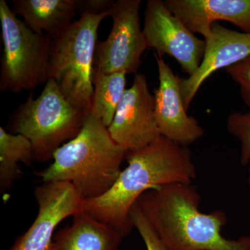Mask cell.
Wrapping results in <instances>:
<instances>
[{"mask_svg": "<svg viewBox=\"0 0 250 250\" xmlns=\"http://www.w3.org/2000/svg\"><path fill=\"white\" fill-rule=\"evenodd\" d=\"M128 165L113 187L96 198L85 200L83 210L107 224L123 238L134 228L130 211L147 190L173 184H190L197 177L188 147L161 136L141 150L126 154Z\"/></svg>", "mask_w": 250, "mask_h": 250, "instance_id": "1", "label": "cell"}, {"mask_svg": "<svg viewBox=\"0 0 250 250\" xmlns=\"http://www.w3.org/2000/svg\"><path fill=\"white\" fill-rule=\"evenodd\" d=\"M201 200L195 186L179 183L147 190L136 204L169 250H250V236L224 237L226 214L202 213Z\"/></svg>", "mask_w": 250, "mask_h": 250, "instance_id": "2", "label": "cell"}, {"mask_svg": "<svg viewBox=\"0 0 250 250\" xmlns=\"http://www.w3.org/2000/svg\"><path fill=\"white\" fill-rule=\"evenodd\" d=\"M125 156L108 127L90 113L76 137L59 147L53 163L38 175L43 182L71 184L84 200H90L113 187Z\"/></svg>", "mask_w": 250, "mask_h": 250, "instance_id": "3", "label": "cell"}, {"mask_svg": "<svg viewBox=\"0 0 250 250\" xmlns=\"http://www.w3.org/2000/svg\"><path fill=\"white\" fill-rule=\"evenodd\" d=\"M111 11L85 14L53 39L49 79H53L69 103L89 114L98 29Z\"/></svg>", "mask_w": 250, "mask_h": 250, "instance_id": "4", "label": "cell"}, {"mask_svg": "<svg viewBox=\"0 0 250 250\" xmlns=\"http://www.w3.org/2000/svg\"><path fill=\"white\" fill-rule=\"evenodd\" d=\"M89 114L69 103L55 80L49 79L39 98L31 93L16 110L13 126L16 134L30 141L35 161H47L65 142L76 137Z\"/></svg>", "mask_w": 250, "mask_h": 250, "instance_id": "5", "label": "cell"}, {"mask_svg": "<svg viewBox=\"0 0 250 250\" xmlns=\"http://www.w3.org/2000/svg\"><path fill=\"white\" fill-rule=\"evenodd\" d=\"M0 22L3 42L1 90L19 93L47 83L53 39L29 29L5 0H0Z\"/></svg>", "mask_w": 250, "mask_h": 250, "instance_id": "6", "label": "cell"}, {"mask_svg": "<svg viewBox=\"0 0 250 250\" xmlns=\"http://www.w3.org/2000/svg\"><path fill=\"white\" fill-rule=\"evenodd\" d=\"M141 0H117L111 10L113 27L107 39L97 44L94 68L106 74L137 73L148 48L141 27Z\"/></svg>", "mask_w": 250, "mask_h": 250, "instance_id": "7", "label": "cell"}, {"mask_svg": "<svg viewBox=\"0 0 250 250\" xmlns=\"http://www.w3.org/2000/svg\"><path fill=\"white\" fill-rule=\"evenodd\" d=\"M143 31L148 48L154 49L161 57L167 54L173 57L188 77L201 64L206 41L192 34L167 9L164 1L148 0Z\"/></svg>", "mask_w": 250, "mask_h": 250, "instance_id": "8", "label": "cell"}, {"mask_svg": "<svg viewBox=\"0 0 250 250\" xmlns=\"http://www.w3.org/2000/svg\"><path fill=\"white\" fill-rule=\"evenodd\" d=\"M154 106V96L147 79L136 74L132 85L125 90L108 127L112 139L126 154L141 150L160 137Z\"/></svg>", "mask_w": 250, "mask_h": 250, "instance_id": "9", "label": "cell"}, {"mask_svg": "<svg viewBox=\"0 0 250 250\" xmlns=\"http://www.w3.org/2000/svg\"><path fill=\"white\" fill-rule=\"evenodd\" d=\"M34 195L37 217L9 250H48L59 224L83 210L84 199L67 182H43L36 188Z\"/></svg>", "mask_w": 250, "mask_h": 250, "instance_id": "10", "label": "cell"}, {"mask_svg": "<svg viewBox=\"0 0 250 250\" xmlns=\"http://www.w3.org/2000/svg\"><path fill=\"white\" fill-rule=\"evenodd\" d=\"M159 72V84L154 90V116L161 136L188 147L205 134L196 118L189 116L184 106L180 84L176 75L162 57L154 54Z\"/></svg>", "mask_w": 250, "mask_h": 250, "instance_id": "11", "label": "cell"}, {"mask_svg": "<svg viewBox=\"0 0 250 250\" xmlns=\"http://www.w3.org/2000/svg\"><path fill=\"white\" fill-rule=\"evenodd\" d=\"M206 41L205 54L195 73L182 79L180 90L186 109H188L200 86L213 73L241 62L250 55V34L220 25L211 26Z\"/></svg>", "mask_w": 250, "mask_h": 250, "instance_id": "12", "label": "cell"}, {"mask_svg": "<svg viewBox=\"0 0 250 250\" xmlns=\"http://www.w3.org/2000/svg\"><path fill=\"white\" fill-rule=\"evenodd\" d=\"M166 7L192 34L207 39L217 21H227L250 34V0H165Z\"/></svg>", "mask_w": 250, "mask_h": 250, "instance_id": "13", "label": "cell"}, {"mask_svg": "<svg viewBox=\"0 0 250 250\" xmlns=\"http://www.w3.org/2000/svg\"><path fill=\"white\" fill-rule=\"evenodd\" d=\"M123 237L107 224L83 210L59 230L48 250H119Z\"/></svg>", "mask_w": 250, "mask_h": 250, "instance_id": "14", "label": "cell"}, {"mask_svg": "<svg viewBox=\"0 0 250 250\" xmlns=\"http://www.w3.org/2000/svg\"><path fill=\"white\" fill-rule=\"evenodd\" d=\"M12 11L29 29L54 39L71 25L77 0H14Z\"/></svg>", "mask_w": 250, "mask_h": 250, "instance_id": "15", "label": "cell"}, {"mask_svg": "<svg viewBox=\"0 0 250 250\" xmlns=\"http://www.w3.org/2000/svg\"><path fill=\"white\" fill-rule=\"evenodd\" d=\"M125 72L106 74L94 68V93L90 113L108 127L126 90Z\"/></svg>", "mask_w": 250, "mask_h": 250, "instance_id": "16", "label": "cell"}, {"mask_svg": "<svg viewBox=\"0 0 250 250\" xmlns=\"http://www.w3.org/2000/svg\"><path fill=\"white\" fill-rule=\"evenodd\" d=\"M34 159L32 145L21 134H12L0 127V190H9L21 175L18 164L30 165Z\"/></svg>", "mask_w": 250, "mask_h": 250, "instance_id": "17", "label": "cell"}, {"mask_svg": "<svg viewBox=\"0 0 250 250\" xmlns=\"http://www.w3.org/2000/svg\"><path fill=\"white\" fill-rule=\"evenodd\" d=\"M227 129L230 134L236 137L241 144V165L250 164V112H234L229 116Z\"/></svg>", "mask_w": 250, "mask_h": 250, "instance_id": "18", "label": "cell"}, {"mask_svg": "<svg viewBox=\"0 0 250 250\" xmlns=\"http://www.w3.org/2000/svg\"><path fill=\"white\" fill-rule=\"evenodd\" d=\"M130 218L134 228L139 231L147 250H169L163 244L137 204L131 208Z\"/></svg>", "mask_w": 250, "mask_h": 250, "instance_id": "19", "label": "cell"}, {"mask_svg": "<svg viewBox=\"0 0 250 250\" xmlns=\"http://www.w3.org/2000/svg\"><path fill=\"white\" fill-rule=\"evenodd\" d=\"M225 70L239 86L242 100L250 112V55Z\"/></svg>", "mask_w": 250, "mask_h": 250, "instance_id": "20", "label": "cell"}, {"mask_svg": "<svg viewBox=\"0 0 250 250\" xmlns=\"http://www.w3.org/2000/svg\"><path fill=\"white\" fill-rule=\"evenodd\" d=\"M114 0H77V11L85 14L100 15L111 11Z\"/></svg>", "mask_w": 250, "mask_h": 250, "instance_id": "21", "label": "cell"}, {"mask_svg": "<svg viewBox=\"0 0 250 250\" xmlns=\"http://www.w3.org/2000/svg\"><path fill=\"white\" fill-rule=\"evenodd\" d=\"M248 184L250 190V164H249V167H248Z\"/></svg>", "mask_w": 250, "mask_h": 250, "instance_id": "22", "label": "cell"}]
</instances>
